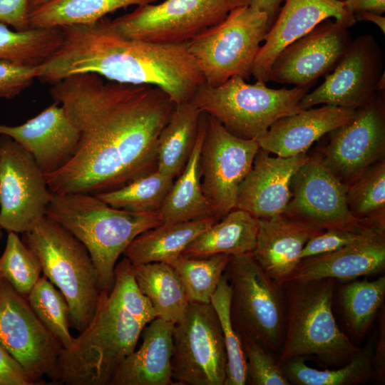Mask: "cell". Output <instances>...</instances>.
Listing matches in <instances>:
<instances>
[{"mask_svg": "<svg viewBox=\"0 0 385 385\" xmlns=\"http://www.w3.org/2000/svg\"><path fill=\"white\" fill-rule=\"evenodd\" d=\"M50 93L80 134L72 158L45 175L53 193L95 195L156 170L158 137L175 106L162 89L88 73L55 83Z\"/></svg>", "mask_w": 385, "mask_h": 385, "instance_id": "6da1fadb", "label": "cell"}, {"mask_svg": "<svg viewBox=\"0 0 385 385\" xmlns=\"http://www.w3.org/2000/svg\"><path fill=\"white\" fill-rule=\"evenodd\" d=\"M61 29L60 47L36 67V78L42 81L55 83L73 75L96 73L118 83L157 86L175 104L190 101L205 83L188 43L163 44L128 38L106 17Z\"/></svg>", "mask_w": 385, "mask_h": 385, "instance_id": "7a4b0ae2", "label": "cell"}, {"mask_svg": "<svg viewBox=\"0 0 385 385\" xmlns=\"http://www.w3.org/2000/svg\"><path fill=\"white\" fill-rule=\"evenodd\" d=\"M46 215L73 234L87 248L101 290L110 292L118 259L143 232L162 224L158 212H134L114 208L94 195L53 196Z\"/></svg>", "mask_w": 385, "mask_h": 385, "instance_id": "3957f363", "label": "cell"}, {"mask_svg": "<svg viewBox=\"0 0 385 385\" xmlns=\"http://www.w3.org/2000/svg\"><path fill=\"white\" fill-rule=\"evenodd\" d=\"M337 281L290 280L282 284L285 323L280 362L311 357L325 368L349 363L361 350L340 329L332 310Z\"/></svg>", "mask_w": 385, "mask_h": 385, "instance_id": "277c9868", "label": "cell"}, {"mask_svg": "<svg viewBox=\"0 0 385 385\" xmlns=\"http://www.w3.org/2000/svg\"><path fill=\"white\" fill-rule=\"evenodd\" d=\"M145 322L134 316L117 295L101 290L95 314L58 356V384L109 385L123 360L135 349Z\"/></svg>", "mask_w": 385, "mask_h": 385, "instance_id": "5b68a950", "label": "cell"}, {"mask_svg": "<svg viewBox=\"0 0 385 385\" xmlns=\"http://www.w3.org/2000/svg\"><path fill=\"white\" fill-rule=\"evenodd\" d=\"M21 240L36 254L42 272L66 299L70 327L81 332L95 314L101 291L88 250L68 230L47 215L22 233Z\"/></svg>", "mask_w": 385, "mask_h": 385, "instance_id": "8992f818", "label": "cell"}, {"mask_svg": "<svg viewBox=\"0 0 385 385\" xmlns=\"http://www.w3.org/2000/svg\"><path fill=\"white\" fill-rule=\"evenodd\" d=\"M312 86L274 89L262 81L251 84L235 76L217 86L204 83L191 101L234 135L257 140L276 120L298 112Z\"/></svg>", "mask_w": 385, "mask_h": 385, "instance_id": "52a82bcc", "label": "cell"}, {"mask_svg": "<svg viewBox=\"0 0 385 385\" xmlns=\"http://www.w3.org/2000/svg\"><path fill=\"white\" fill-rule=\"evenodd\" d=\"M225 274L232 295L230 314L239 337H250L279 355L284 333L285 298L252 253L231 256Z\"/></svg>", "mask_w": 385, "mask_h": 385, "instance_id": "ba28073f", "label": "cell"}, {"mask_svg": "<svg viewBox=\"0 0 385 385\" xmlns=\"http://www.w3.org/2000/svg\"><path fill=\"white\" fill-rule=\"evenodd\" d=\"M269 29L266 13L247 4L188 42L205 83L217 86L235 76L248 81Z\"/></svg>", "mask_w": 385, "mask_h": 385, "instance_id": "9c48e42d", "label": "cell"}, {"mask_svg": "<svg viewBox=\"0 0 385 385\" xmlns=\"http://www.w3.org/2000/svg\"><path fill=\"white\" fill-rule=\"evenodd\" d=\"M250 0H165L111 20L121 35L156 43L190 42Z\"/></svg>", "mask_w": 385, "mask_h": 385, "instance_id": "30bf717a", "label": "cell"}, {"mask_svg": "<svg viewBox=\"0 0 385 385\" xmlns=\"http://www.w3.org/2000/svg\"><path fill=\"white\" fill-rule=\"evenodd\" d=\"M227 364L222 330L213 306L189 302L173 330V380L180 385H224Z\"/></svg>", "mask_w": 385, "mask_h": 385, "instance_id": "8fae6325", "label": "cell"}, {"mask_svg": "<svg viewBox=\"0 0 385 385\" xmlns=\"http://www.w3.org/2000/svg\"><path fill=\"white\" fill-rule=\"evenodd\" d=\"M0 344L21 364L34 385L58 381L63 346L31 308L27 299L0 279Z\"/></svg>", "mask_w": 385, "mask_h": 385, "instance_id": "7c38bea8", "label": "cell"}, {"mask_svg": "<svg viewBox=\"0 0 385 385\" xmlns=\"http://www.w3.org/2000/svg\"><path fill=\"white\" fill-rule=\"evenodd\" d=\"M205 115L200 183L212 215L218 221L235 208L239 186L260 148L257 140L237 137L217 120Z\"/></svg>", "mask_w": 385, "mask_h": 385, "instance_id": "4fadbf2b", "label": "cell"}, {"mask_svg": "<svg viewBox=\"0 0 385 385\" xmlns=\"http://www.w3.org/2000/svg\"><path fill=\"white\" fill-rule=\"evenodd\" d=\"M0 225L24 233L45 215L53 192L33 156L9 136L0 137Z\"/></svg>", "mask_w": 385, "mask_h": 385, "instance_id": "5bb4252c", "label": "cell"}, {"mask_svg": "<svg viewBox=\"0 0 385 385\" xmlns=\"http://www.w3.org/2000/svg\"><path fill=\"white\" fill-rule=\"evenodd\" d=\"M319 152L322 164L346 188L385 159L384 91L357 108L354 118L328 133Z\"/></svg>", "mask_w": 385, "mask_h": 385, "instance_id": "9a60e30c", "label": "cell"}, {"mask_svg": "<svg viewBox=\"0 0 385 385\" xmlns=\"http://www.w3.org/2000/svg\"><path fill=\"white\" fill-rule=\"evenodd\" d=\"M346 191V186L326 168L317 153L309 156L292 175L291 197L283 214L323 230L334 228L363 232L378 229L352 215Z\"/></svg>", "mask_w": 385, "mask_h": 385, "instance_id": "2e32d148", "label": "cell"}, {"mask_svg": "<svg viewBox=\"0 0 385 385\" xmlns=\"http://www.w3.org/2000/svg\"><path fill=\"white\" fill-rule=\"evenodd\" d=\"M384 73L383 54L376 39L370 34L358 36L324 81L307 92L298 106L306 109L324 104L359 108L376 96L377 83Z\"/></svg>", "mask_w": 385, "mask_h": 385, "instance_id": "e0dca14e", "label": "cell"}, {"mask_svg": "<svg viewBox=\"0 0 385 385\" xmlns=\"http://www.w3.org/2000/svg\"><path fill=\"white\" fill-rule=\"evenodd\" d=\"M351 41L347 27L327 19L279 53L269 81L299 87L313 86L334 68Z\"/></svg>", "mask_w": 385, "mask_h": 385, "instance_id": "ac0fdd59", "label": "cell"}, {"mask_svg": "<svg viewBox=\"0 0 385 385\" xmlns=\"http://www.w3.org/2000/svg\"><path fill=\"white\" fill-rule=\"evenodd\" d=\"M330 18L347 28L356 21L354 14L344 7L342 1L285 0L260 46L252 76L256 81H268L272 65L279 53L287 46Z\"/></svg>", "mask_w": 385, "mask_h": 385, "instance_id": "d6986e66", "label": "cell"}, {"mask_svg": "<svg viewBox=\"0 0 385 385\" xmlns=\"http://www.w3.org/2000/svg\"><path fill=\"white\" fill-rule=\"evenodd\" d=\"M56 102L26 123L0 124V135L9 136L34 158L45 175L63 168L74 155L80 134L63 106Z\"/></svg>", "mask_w": 385, "mask_h": 385, "instance_id": "ffe728a7", "label": "cell"}, {"mask_svg": "<svg viewBox=\"0 0 385 385\" xmlns=\"http://www.w3.org/2000/svg\"><path fill=\"white\" fill-rule=\"evenodd\" d=\"M309 156L302 153L274 157L260 148L250 170L239 186L235 208L257 219L283 214L291 197L292 175Z\"/></svg>", "mask_w": 385, "mask_h": 385, "instance_id": "44dd1931", "label": "cell"}, {"mask_svg": "<svg viewBox=\"0 0 385 385\" xmlns=\"http://www.w3.org/2000/svg\"><path fill=\"white\" fill-rule=\"evenodd\" d=\"M384 269L385 230L374 229L340 249L302 259L287 281L351 280Z\"/></svg>", "mask_w": 385, "mask_h": 385, "instance_id": "7402d4cb", "label": "cell"}, {"mask_svg": "<svg viewBox=\"0 0 385 385\" xmlns=\"http://www.w3.org/2000/svg\"><path fill=\"white\" fill-rule=\"evenodd\" d=\"M356 111L331 105L300 109L276 120L257 142L262 150L279 157L307 153L315 141L350 122Z\"/></svg>", "mask_w": 385, "mask_h": 385, "instance_id": "603a6c76", "label": "cell"}, {"mask_svg": "<svg viewBox=\"0 0 385 385\" xmlns=\"http://www.w3.org/2000/svg\"><path fill=\"white\" fill-rule=\"evenodd\" d=\"M322 231L284 214L258 219V232L252 255L271 278L282 284L299 263L306 243Z\"/></svg>", "mask_w": 385, "mask_h": 385, "instance_id": "cb8c5ba5", "label": "cell"}, {"mask_svg": "<svg viewBox=\"0 0 385 385\" xmlns=\"http://www.w3.org/2000/svg\"><path fill=\"white\" fill-rule=\"evenodd\" d=\"M174 324L156 317L143 329L142 344L120 364L109 385H173Z\"/></svg>", "mask_w": 385, "mask_h": 385, "instance_id": "d4e9b609", "label": "cell"}, {"mask_svg": "<svg viewBox=\"0 0 385 385\" xmlns=\"http://www.w3.org/2000/svg\"><path fill=\"white\" fill-rule=\"evenodd\" d=\"M217 221L214 216H208L182 222L162 223L136 237L123 255L132 264L171 265L194 239Z\"/></svg>", "mask_w": 385, "mask_h": 385, "instance_id": "484cf974", "label": "cell"}, {"mask_svg": "<svg viewBox=\"0 0 385 385\" xmlns=\"http://www.w3.org/2000/svg\"><path fill=\"white\" fill-rule=\"evenodd\" d=\"M205 115L202 113L199 131L188 160L158 211L162 223H176L213 216L202 190L200 155L204 139Z\"/></svg>", "mask_w": 385, "mask_h": 385, "instance_id": "4316f807", "label": "cell"}, {"mask_svg": "<svg viewBox=\"0 0 385 385\" xmlns=\"http://www.w3.org/2000/svg\"><path fill=\"white\" fill-rule=\"evenodd\" d=\"M257 232L258 219L235 208L194 239L182 255L205 257L250 254L255 248Z\"/></svg>", "mask_w": 385, "mask_h": 385, "instance_id": "83f0119b", "label": "cell"}, {"mask_svg": "<svg viewBox=\"0 0 385 385\" xmlns=\"http://www.w3.org/2000/svg\"><path fill=\"white\" fill-rule=\"evenodd\" d=\"M202 115L191 101L175 104L158 137V170L173 178L180 175L196 141Z\"/></svg>", "mask_w": 385, "mask_h": 385, "instance_id": "f1b7e54d", "label": "cell"}, {"mask_svg": "<svg viewBox=\"0 0 385 385\" xmlns=\"http://www.w3.org/2000/svg\"><path fill=\"white\" fill-rule=\"evenodd\" d=\"M140 292L161 319L175 324L184 316L189 301L174 267L165 262L132 264Z\"/></svg>", "mask_w": 385, "mask_h": 385, "instance_id": "f546056e", "label": "cell"}, {"mask_svg": "<svg viewBox=\"0 0 385 385\" xmlns=\"http://www.w3.org/2000/svg\"><path fill=\"white\" fill-rule=\"evenodd\" d=\"M158 0H50L29 14V26L35 28H61L91 24L106 14L130 6L155 4Z\"/></svg>", "mask_w": 385, "mask_h": 385, "instance_id": "4dcf8cb0", "label": "cell"}, {"mask_svg": "<svg viewBox=\"0 0 385 385\" xmlns=\"http://www.w3.org/2000/svg\"><path fill=\"white\" fill-rule=\"evenodd\" d=\"M374 339L346 364L324 370L308 366L304 359L295 357L281 362L290 384L295 385H357L374 379L372 356Z\"/></svg>", "mask_w": 385, "mask_h": 385, "instance_id": "1f68e13d", "label": "cell"}, {"mask_svg": "<svg viewBox=\"0 0 385 385\" xmlns=\"http://www.w3.org/2000/svg\"><path fill=\"white\" fill-rule=\"evenodd\" d=\"M61 28L10 29L0 22V61L38 67L60 47Z\"/></svg>", "mask_w": 385, "mask_h": 385, "instance_id": "d6a6232c", "label": "cell"}, {"mask_svg": "<svg viewBox=\"0 0 385 385\" xmlns=\"http://www.w3.org/2000/svg\"><path fill=\"white\" fill-rule=\"evenodd\" d=\"M385 299V276L374 280H355L344 285L339 303L346 326L357 337L371 327Z\"/></svg>", "mask_w": 385, "mask_h": 385, "instance_id": "836d02e7", "label": "cell"}, {"mask_svg": "<svg viewBox=\"0 0 385 385\" xmlns=\"http://www.w3.org/2000/svg\"><path fill=\"white\" fill-rule=\"evenodd\" d=\"M346 199L355 218L371 227L385 230V159L346 188Z\"/></svg>", "mask_w": 385, "mask_h": 385, "instance_id": "e575fe53", "label": "cell"}, {"mask_svg": "<svg viewBox=\"0 0 385 385\" xmlns=\"http://www.w3.org/2000/svg\"><path fill=\"white\" fill-rule=\"evenodd\" d=\"M174 179L156 169L122 188L95 195L114 208L134 212H158Z\"/></svg>", "mask_w": 385, "mask_h": 385, "instance_id": "d590c367", "label": "cell"}, {"mask_svg": "<svg viewBox=\"0 0 385 385\" xmlns=\"http://www.w3.org/2000/svg\"><path fill=\"white\" fill-rule=\"evenodd\" d=\"M232 255L205 257L181 255L170 265L178 273L189 302L210 304Z\"/></svg>", "mask_w": 385, "mask_h": 385, "instance_id": "8d00e7d4", "label": "cell"}, {"mask_svg": "<svg viewBox=\"0 0 385 385\" xmlns=\"http://www.w3.org/2000/svg\"><path fill=\"white\" fill-rule=\"evenodd\" d=\"M26 299L34 312L63 348L70 349L74 337L69 331V307L63 294L43 274Z\"/></svg>", "mask_w": 385, "mask_h": 385, "instance_id": "74e56055", "label": "cell"}, {"mask_svg": "<svg viewBox=\"0 0 385 385\" xmlns=\"http://www.w3.org/2000/svg\"><path fill=\"white\" fill-rule=\"evenodd\" d=\"M38 257L14 232H9L6 247L0 257V279L8 282L21 295L27 297L41 277Z\"/></svg>", "mask_w": 385, "mask_h": 385, "instance_id": "f35d334b", "label": "cell"}, {"mask_svg": "<svg viewBox=\"0 0 385 385\" xmlns=\"http://www.w3.org/2000/svg\"><path fill=\"white\" fill-rule=\"evenodd\" d=\"M231 295V286L224 272L210 299L221 324L227 353V364L224 385H245L247 381V361L240 337L230 319Z\"/></svg>", "mask_w": 385, "mask_h": 385, "instance_id": "ab89813d", "label": "cell"}, {"mask_svg": "<svg viewBox=\"0 0 385 385\" xmlns=\"http://www.w3.org/2000/svg\"><path fill=\"white\" fill-rule=\"evenodd\" d=\"M239 337L247 361V384L290 385L274 354L250 337Z\"/></svg>", "mask_w": 385, "mask_h": 385, "instance_id": "60d3db41", "label": "cell"}, {"mask_svg": "<svg viewBox=\"0 0 385 385\" xmlns=\"http://www.w3.org/2000/svg\"><path fill=\"white\" fill-rule=\"evenodd\" d=\"M112 290L123 306L146 324L158 317L149 299L140 292L135 280L132 263L123 257L116 264Z\"/></svg>", "mask_w": 385, "mask_h": 385, "instance_id": "b9f144b4", "label": "cell"}, {"mask_svg": "<svg viewBox=\"0 0 385 385\" xmlns=\"http://www.w3.org/2000/svg\"><path fill=\"white\" fill-rule=\"evenodd\" d=\"M369 230L353 232L334 228L324 230L306 243L301 253V260L345 247L360 239Z\"/></svg>", "mask_w": 385, "mask_h": 385, "instance_id": "7bdbcfd3", "label": "cell"}, {"mask_svg": "<svg viewBox=\"0 0 385 385\" xmlns=\"http://www.w3.org/2000/svg\"><path fill=\"white\" fill-rule=\"evenodd\" d=\"M36 78V67L0 61V98L11 99L28 88Z\"/></svg>", "mask_w": 385, "mask_h": 385, "instance_id": "ee69618b", "label": "cell"}, {"mask_svg": "<svg viewBox=\"0 0 385 385\" xmlns=\"http://www.w3.org/2000/svg\"><path fill=\"white\" fill-rule=\"evenodd\" d=\"M29 0H0V22L16 31H25L29 26Z\"/></svg>", "mask_w": 385, "mask_h": 385, "instance_id": "f6af8a7d", "label": "cell"}, {"mask_svg": "<svg viewBox=\"0 0 385 385\" xmlns=\"http://www.w3.org/2000/svg\"><path fill=\"white\" fill-rule=\"evenodd\" d=\"M0 385H34L24 368L1 344Z\"/></svg>", "mask_w": 385, "mask_h": 385, "instance_id": "bcb514c9", "label": "cell"}, {"mask_svg": "<svg viewBox=\"0 0 385 385\" xmlns=\"http://www.w3.org/2000/svg\"><path fill=\"white\" fill-rule=\"evenodd\" d=\"M379 330L372 356L374 379L379 384L385 382V313L383 307L379 319Z\"/></svg>", "mask_w": 385, "mask_h": 385, "instance_id": "7dc6e473", "label": "cell"}, {"mask_svg": "<svg viewBox=\"0 0 385 385\" xmlns=\"http://www.w3.org/2000/svg\"><path fill=\"white\" fill-rule=\"evenodd\" d=\"M342 3L354 14L362 11L382 14L385 11V0H344Z\"/></svg>", "mask_w": 385, "mask_h": 385, "instance_id": "c3c4849f", "label": "cell"}, {"mask_svg": "<svg viewBox=\"0 0 385 385\" xmlns=\"http://www.w3.org/2000/svg\"><path fill=\"white\" fill-rule=\"evenodd\" d=\"M282 1V0H250L249 5L266 13L270 27L277 15Z\"/></svg>", "mask_w": 385, "mask_h": 385, "instance_id": "681fc988", "label": "cell"}, {"mask_svg": "<svg viewBox=\"0 0 385 385\" xmlns=\"http://www.w3.org/2000/svg\"><path fill=\"white\" fill-rule=\"evenodd\" d=\"M356 20L370 21L377 26L380 30L385 34V17L382 14L370 12L362 11L354 14Z\"/></svg>", "mask_w": 385, "mask_h": 385, "instance_id": "f907efd6", "label": "cell"}, {"mask_svg": "<svg viewBox=\"0 0 385 385\" xmlns=\"http://www.w3.org/2000/svg\"><path fill=\"white\" fill-rule=\"evenodd\" d=\"M50 0H29V14L34 10L41 7V6L46 4Z\"/></svg>", "mask_w": 385, "mask_h": 385, "instance_id": "816d5d0a", "label": "cell"}, {"mask_svg": "<svg viewBox=\"0 0 385 385\" xmlns=\"http://www.w3.org/2000/svg\"><path fill=\"white\" fill-rule=\"evenodd\" d=\"M384 88H385V77H384V73L378 81L376 90H377V92L384 91Z\"/></svg>", "mask_w": 385, "mask_h": 385, "instance_id": "f5cc1de1", "label": "cell"}, {"mask_svg": "<svg viewBox=\"0 0 385 385\" xmlns=\"http://www.w3.org/2000/svg\"><path fill=\"white\" fill-rule=\"evenodd\" d=\"M2 228L0 225V240H1L2 237H3V232H2Z\"/></svg>", "mask_w": 385, "mask_h": 385, "instance_id": "db71d44e", "label": "cell"}, {"mask_svg": "<svg viewBox=\"0 0 385 385\" xmlns=\"http://www.w3.org/2000/svg\"><path fill=\"white\" fill-rule=\"evenodd\" d=\"M337 1H344V0H337Z\"/></svg>", "mask_w": 385, "mask_h": 385, "instance_id": "11a10c76", "label": "cell"}, {"mask_svg": "<svg viewBox=\"0 0 385 385\" xmlns=\"http://www.w3.org/2000/svg\"><path fill=\"white\" fill-rule=\"evenodd\" d=\"M0 156H1V150H0Z\"/></svg>", "mask_w": 385, "mask_h": 385, "instance_id": "9f6ffc18", "label": "cell"}]
</instances>
